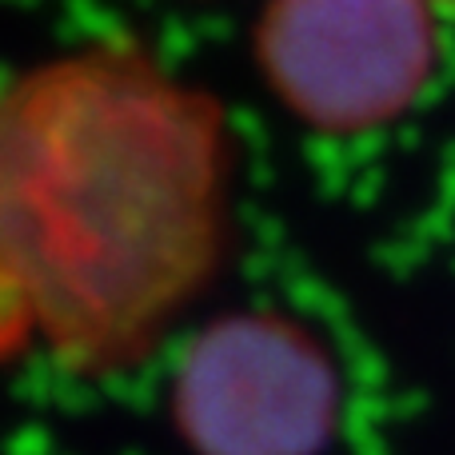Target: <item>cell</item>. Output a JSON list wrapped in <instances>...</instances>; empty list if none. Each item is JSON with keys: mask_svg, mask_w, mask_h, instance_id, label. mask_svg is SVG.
I'll list each match as a JSON object with an SVG mask.
<instances>
[{"mask_svg": "<svg viewBox=\"0 0 455 455\" xmlns=\"http://www.w3.org/2000/svg\"><path fill=\"white\" fill-rule=\"evenodd\" d=\"M443 60L432 0H264L251 68L304 132L352 140L403 120Z\"/></svg>", "mask_w": 455, "mask_h": 455, "instance_id": "obj_2", "label": "cell"}, {"mask_svg": "<svg viewBox=\"0 0 455 455\" xmlns=\"http://www.w3.org/2000/svg\"><path fill=\"white\" fill-rule=\"evenodd\" d=\"M344 411L339 368L283 312H228L188 339L172 419L192 455H320Z\"/></svg>", "mask_w": 455, "mask_h": 455, "instance_id": "obj_3", "label": "cell"}, {"mask_svg": "<svg viewBox=\"0 0 455 455\" xmlns=\"http://www.w3.org/2000/svg\"><path fill=\"white\" fill-rule=\"evenodd\" d=\"M435 8H455V0H432Z\"/></svg>", "mask_w": 455, "mask_h": 455, "instance_id": "obj_4", "label": "cell"}, {"mask_svg": "<svg viewBox=\"0 0 455 455\" xmlns=\"http://www.w3.org/2000/svg\"><path fill=\"white\" fill-rule=\"evenodd\" d=\"M235 140L204 84L128 36L0 76V352L136 368L216 280Z\"/></svg>", "mask_w": 455, "mask_h": 455, "instance_id": "obj_1", "label": "cell"}]
</instances>
